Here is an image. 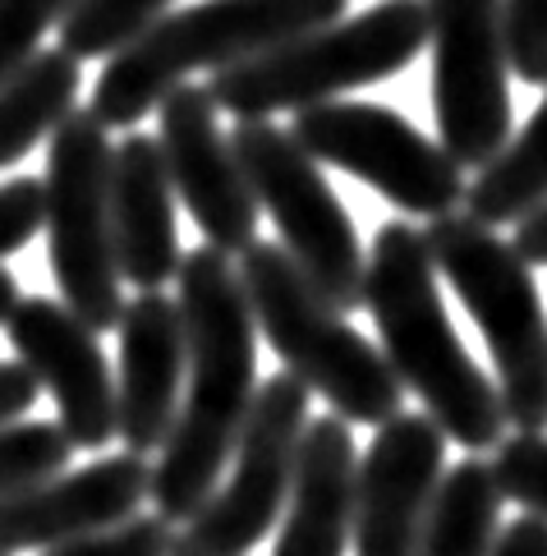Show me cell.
<instances>
[{"instance_id": "cell-19", "label": "cell", "mask_w": 547, "mask_h": 556, "mask_svg": "<svg viewBox=\"0 0 547 556\" xmlns=\"http://www.w3.org/2000/svg\"><path fill=\"white\" fill-rule=\"evenodd\" d=\"M78 88L84 70L61 47L37 51L0 84V170L18 166L42 138L55 134V125L78 106Z\"/></svg>"}, {"instance_id": "cell-26", "label": "cell", "mask_w": 547, "mask_h": 556, "mask_svg": "<svg viewBox=\"0 0 547 556\" xmlns=\"http://www.w3.org/2000/svg\"><path fill=\"white\" fill-rule=\"evenodd\" d=\"M501 28L511 74L530 88H547V0H501Z\"/></svg>"}, {"instance_id": "cell-28", "label": "cell", "mask_w": 547, "mask_h": 556, "mask_svg": "<svg viewBox=\"0 0 547 556\" xmlns=\"http://www.w3.org/2000/svg\"><path fill=\"white\" fill-rule=\"evenodd\" d=\"M33 235H42V180L14 175L0 185V257L28 249Z\"/></svg>"}, {"instance_id": "cell-8", "label": "cell", "mask_w": 547, "mask_h": 556, "mask_svg": "<svg viewBox=\"0 0 547 556\" xmlns=\"http://www.w3.org/2000/svg\"><path fill=\"white\" fill-rule=\"evenodd\" d=\"M230 148L249 180L253 203L277 222L281 249L300 267L304 281L336 313L359 308L364 249L322 166L290 138L285 125L271 121H240L230 129Z\"/></svg>"}, {"instance_id": "cell-32", "label": "cell", "mask_w": 547, "mask_h": 556, "mask_svg": "<svg viewBox=\"0 0 547 556\" xmlns=\"http://www.w3.org/2000/svg\"><path fill=\"white\" fill-rule=\"evenodd\" d=\"M14 304H18V281H14V271H5V267H0V327L10 323Z\"/></svg>"}, {"instance_id": "cell-12", "label": "cell", "mask_w": 547, "mask_h": 556, "mask_svg": "<svg viewBox=\"0 0 547 556\" xmlns=\"http://www.w3.org/2000/svg\"><path fill=\"white\" fill-rule=\"evenodd\" d=\"M217 115L221 111L207 88L180 84L156 106V148H162L175 198L203 230V244L240 257L258 240V203Z\"/></svg>"}, {"instance_id": "cell-22", "label": "cell", "mask_w": 547, "mask_h": 556, "mask_svg": "<svg viewBox=\"0 0 547 556\" xmlns=\"http://www.w3.org/2000/svg\"><path fill=\"white\" fill-rule=\"evenodd\" d=\"M175 0H74L69 14L61 18V51L84 61H111L125 47H133L139 37L162 24Z\"/></svg>"}, {"instance_id": "cell-16", "label": "cell", "mask_w": 547, "mask_h": 556, "mask_svg": "<svg viewBox=\"0 0 547 556\" xmlns=\"http://www.w3.org/2000/svg\"><path fill=\"white\" fill-rule=\"evenodd\" d=\"M185 395V317L162 290L133 294L120 313V377H115V437L129 455L166 446Z\"/></svg>"}, {"instance_id": "cell-11", "label": "cell", "mask_w": 547, "mask_h": 556, "mask_svg": "<svg viewBox=\"0 0 547 556\" xmlns=\"http://www.w3.org/2000/svg\"><path fill=\"white\" fill-rule=\"evenodd\" d=\"M423 10L437 143L460 170H483L516 134L501 0H423Z\"/></svg>"}, {"instance_id": "cell-18", "label": "cell", "mask_w": 547, "mask_h": 556, "mask_svg": "<svg viewBox=\"0 0 547 556\" xmlns=\"http://www.w3.org/2000/svg\"><path fill=\"white\" fill-rule=\"evenodd\" d=\"M355 428L336 414L308 419L285 496V525L271 556H345L355 529Z\"/></svg>"}, {"instance_id": "cell-29", "label": "cell", "mask_w": 547, "mask_h": 556, "mask_svg": "<svg viewBox=\"0 0 547 556\" xmlns=\"http://www.w3.org/2000/svg\"><path fill=\"white\" fill-rule=\"evenodd\" d=\"M37 395H42V387H37V377L18 364V359H0V428H14L24 424V414H33Z\"/></svg>"}, {"instance_id": "cell-24", "label": "cell", "mask_w": 547, "mask_h": 556, "mask_svg": "<svg viewBox=\"0 0 547 556\" xmlns=\"http://www.w3.org/2000/svg\"><path fill=\"white\" fill-rule=\"evenodd\" d=\"M493 479L501 502L524 506V515H543L547 520V432H516L497 446Z\"/></svg>"}, {"instance_id": "cell-1", "label": "cell", "mask_w": 547, "mask_h": 556, "mask_svg": "<svg viewBox=\"0 0 547 556\" xmlns=\"http://www.w3.org/2000/svg\"><path fill=\"white\" fill-rule=\"evenodd\" d=\"M175 304L185 317V395L148 496L162 520L185 525L217 492L258 395V327L240 271L207 244L180 253Z\"/></svg>"}, {"instance_id": "cell-25", "label": "cell", "mask_w": 547, "mask_h": 556, "mask_svg": "<svg viewBox=\"0 0 547 556\" xmlns=\"http://www.w3.org/2000/svg\"><path fill=\"white\" fill-rule=\"evenodd\" d=\"M74 0H0V84L28 65L37 55V42L69 14Z\"/></svg>"}, {"instance_id": "cell-3", "label": "cell", "mask_w": 547, "mask_h": 556, "mask_svg": "<svg viewBox=\"0 0 547 556\" xmlns=\"http://www.w3.org/2000/svg\"><path fill=\"white\" fill-rule=\"evenodd\" d=\"M349 0H199L152 24L139 42L111 55L92 88V115L106 129H129L166 102L193 70L221 74L300 33L327 28Z\"/></svg>"}, {"instance_id": "cell-10", "label": "cell", "mask_w": 547, "mask_h": 556, "mask_svg": "<svg viewBox=\"0 0 547 556\" xmlns=\"http://www.w3.org/2000/svg\"><path fill=\"white\" fill-rule=\"evenodd\" d=\"M290 138L318 166L345 170L409 216H446L465 203V170L400 111L378 102H322L290 121Z\"/></svg>"}, {"instance_id": "cell-14", "label": "cell", "mask_w": 547, "mask_h": 556, "mask_svg": "<svg viewBox=\"0 0 547 556\" xmlns=\"http://www.w3.org/2000/svg\"><path fill=\"white\" fill-rule=\"evenodd\" d=\"M5 336L37 387L51 391L61 409L55 428L65 442L74 451H106L115 442V377L97 331L78 323L61 300L28 294L14 304Z\"/></svg>"}, {"instance_id": "cell-13", "label": "cell", "mask_w": 547, "mask_h": 556, "mask_svg": "<svg viewBox=\"0 0 547 556\" xmlns=\"http://www.w3.org/2000/svg\"><path fill=\"white\" fill-rule=\"evenodd\" d=\"M446 473V437L428 414L400 409L368 442L355 479V556H419Z\"/></svg>"}, {"instance_id": "cell-21", "label": "cell", "mask_w": 547, "mask_h": 556, "mask_svg": "<svg viewBox=\"0 0 547 556\" xmlns=\"http://www.w3.org/2000/svg\"><path fill=\"white\" fill-rule=\"evenodd\" d=\"M547 198V97L530 115V125L511 134L493 162L474 170V180L465 185V212L479 226H516L524 212L538 207Z\"/></svg>"}, {"instance_id": "cell-4", "label": "cell", "mask_w": 547, "mask_h": 556, "mask_svg": "<svg viewBox=\"0 0 547 556\" xmlns=\"http://www.w3.org/2000/svg\"><path fill=\"white\" fill-rule=\"evenodd\" d=\"M234 271H240L253 327L277 350L281 372L295 377L308 395L318 391L336 419H345L349 428H382L405 409V387L386 368L382 350L368 345L349 327V317L304 281L281 244L253 240Z\"/></svg>"}, {"instance_id": "cell-15", "label": "cell", "mask_w": 547, "mask_h": 556, "mask_svg": "<svg viewBox=\"0 0 547 556\" xmlns=\"http://www.w3.org/2000/svg\"><path fill=\"white\" fill-rule=\"evenodd\" d=\"M148 492L152 465L129 451L28 483L0 496V556L51 552L74 539H88V533L115 529L139 515Z\"/></svg>"}, {"instance_id": "cell-5", "label": "cell", "mask_w": 547, "mask_h": 556, "mask_svg": "<svg viewBox=\"0 0 547 556\" xmlns=\"http://www.w3.org/2000/svg\"><path fill=\"white\" fill-rule=\"evenodd\" d=\"M428 47L423 0H378L355 18L300 33L249 61L212 74V102L234 121H271L277 111L341 102L349 88H373L409 70Z\"/></svg>"}, {"instance_id": "cell-7", "label": "cell", "mask_w": 547, "mask_h": 556, "mask_svg": "<svg viewBox=\"0 0 547 556\" xmlns=\"http://www.w3.org/2000/svg\"><path fill=\"white\" fill-rule=\"evenodd\" d=\"M111 129L74 106L51 134L42 175V230L61 304L97 336L120 327L125 294L111 235Z\"/></svg>"}, {"instance_id": "cell-6", "label": "cell", "mask_w": 547, "mask_h": 556, "mask_svg": "<svg viewBox=\"0 0 547 556\" xmlns=\"http://www.w3.org/2000/svg\"><path fill=\"white\" fill-rule=\"evenodd\" d=\"M423 244L493 350L506 428L547 432V313L534 267L469 212L433 216Z\"/></svg>"}, {"instance_id": "cell-30", "label": "cell", "mask_w": 547, "mask_h": 556, "mask_svg": "<svg viewBox=\"0 0 547 556\" xmlns=\"http://www.w3.org/2000/svg\"><path fill=\"white\" fill-rule=\"evenodd\" d=\"M493 556H547V520L543 515H516L497 533Z\"/></svg>"}, {"instance_id": "cell-27", "label": "cell", "mask_w": 547, "mask_h": 556, "mask_svg": "<svg viewBox=\"0 0 547 556\" xmlns=\"http://www.w3.org/2000/svg\"><path fill=\"white\" fill-rule=\"evenodd\" d=\"M175 543V525L162 515H133V520L74 539L65 547H51L42 556H170Z\"/></svg>"}, {"instance_id": "cell-20", "label": "cell", "mask_w": 547, "mask_h": 556, "mask_svg": "<svg viewBox=\"0 0 547 556\" xmlns=\"http://www.w3.org/2000/svg\"><path fill=\"white\" fill-rule=\"evenodd\" d=\"M497 533H501V492L493 479V465L469 455V460L442 473L419 556H493Z\"/></svg>"}, {"instance_id": "cell-23", "label": "cell", "mask_w": 547, "mask_h": 556, "mask_svg": "<svg viewBox=\"0 0 547 556\" xmlns=\"http://www.w3.org/2000/svg\"><path fill=\"white\" fill-rule=\"evenodd\" d=\"M69 442L55 424L24 419L14 428H0V496H10L28 483H42L51 473H65Z\"/></svg>"}, {"instance_id": "cell-17", "label": "cell", "mask_w": 547, "mask_h": 556, "mask_svg": "<svg viewBox=\"0 0 547 556\" xmlns=\"http://www.w3.org/2000/svg\"><path fill=\"white\" fill-rule=\"evenodd\" d=\"M111 235L120 281L139 294L162 290L180 271V235H175V189L152 134H125L111 152Z\"/></svg>"}, {"instance_id": "cell-9", "label": "cell", "mask_w": 547, "mask_h": 556, "mask_svg": "<svg viewBox=\"0 0 547 556\" xmlns=\"http://www.w3.org/2000/svg\"><path fill=\"white\" fill-rule=\"evenodd\" d=\"M308 428V391L290 372L263 377L244 432L234 442V469L207 506L175 529L170 556H249L277 529L295 455Z\"/></svg>"}, {"instance_id": "cell-31", "label": "cell", "mask_w": 547, "mask_h": 556, "mask_svg": "<svg viewBox=\"0 0 547 556\" xmlns=\"http://www.w3.org/2000/svg\"><path fill=\"white\" fill-rule=\"evenodd\" d=\"M511 249L524 257V267H547V198L516 222Z\"/></svg>"}, {"instance_id": "cell-2", "label": "cell", "mask_w": 547, "mask_h": 556, "mask_svg": "<svg viewBox=\"0 0 547 556\" xmlns=\"http://www.w3.org/2000/svg\"><path fill=\"white\" fill-rule=\"evenodd\" d=\"M437 267L423 230L386 222L364 257V308L382 336V359L405 391H415L428 419L465 451H497L506 442V409L446 317Z\"/></svg>"}]
</instances>
